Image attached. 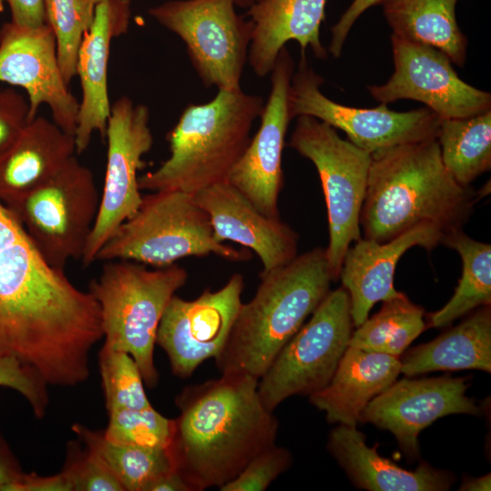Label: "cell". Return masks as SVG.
<instances>
[{
	"instance_id": "cell-17",
	"label": "cell",
	"mask_w": 491,
	"mask_h": 491,
	"mask_svg": "<svg viewBox=\"0 0 491 491\" xmlns=\"http://www.w3.org/2000/svg\"><path fill=\"white\" fill-rule=\"evenodd\" d=\"M294 69V60L284 46L270 72L271 91L260 115V126L227 179L269 217H279L278 196L284 185L282 155L293 119L288 97Z\"/></svg>"
},
{
	"instance_id": "cell-41",
	"label": "cell",
	"mask_w": 491,
	"mask_h": 491,
	"mask_svg": "<svg viewBox=\"0 0 491 491\" xmlns=\"http://www.w3.org/2000/svg\"><path fill=\"white\" fill-rule=\"evenodd\" d=\"M10 8L11 22L36 28L46 24L45 0H5Z\"/></svg>"
},
{
	"instance_id": "cell-27",
	"label": "cell",
	"mask_w": 491,
	"mask_h": 491,
	"mask_svg": "<svg viewBox=\"0 0 491 491\" xmlns=\"http://www.w3.org/2000/svg\"><path fill=\"white\" fill-rule=\"evenodd\" d=\"M457 0H384V15L393 35L436 48L463 66L467 38L456 17Z\"/></svg>"
},
{
	"instance_id": "cell-38",
	"label": "cell",
	"mask_w": 491,
	"mask_h": 491,
	"mask_svg": "<svg viewBox=\"0 0 491 491\" xmlns=\"http://www.w3.org/2000/svg\"><path fill=\"white\" fill-rule=\"evenodd\" d=\"M76 491H125L112 471L95 456H88L79 465L65 470Z\"/></svg>"
},
{
	"instance_id": "cell-23",
	"label": "cell",
	"mask_w": 491,
	"mask_h": 491,
	"mask_svg": "<svg viewBox=\"0 0 491 491\" xmlns=\"http://www.w3.org/2000/svg\"><path fill=\"white\" fill-rule=\"evenodd\" d=\"M400 366L398 356L348 346L329 383L309 401L329 423L356 427L367 404L396 380Z\"/></svg>"
},
{
	"instance_id": "cell-36",
	"label": "cell",
	"mask_w": 491,
	"mask_h": 491,
	"mask_svg": "<svg viewBox=\"0 0 491 491\" xmlns=\"http://www.w3.org/2000/svg\"><path fill=\"white\" fill-rule=\"evenodd\" d=\"M46 384L30 367L12 356H0V386L20 393L35 415L42 417L47 407Z\"/></svg>"
},
{
	"instance_id": "cell-44",
	"label": "cell",
	"mask_w": 491,
	"mask_h": 491,
	"mask_svg": "<svg viewBox=\"0 0 491 491\" xmlns=\"http://www.w3.org/2000/svg\"><path fill=\"white\" fill-rule=\"evenodd\" d=\"M20 473L15 471L1 456H0V491L1 488L7 483L17 477Z\"/></svg>"
},
{
	"instance_id": "cell-3",
	"label": "cell",
	"mask_w": 491,
	"mask_h": 491,
	"mask_svg": "<svg viewBox=\"0 0 491 491\" xmlns=\"http://www.w3.org/2000/svg\"><path fill=\"white\" fill-rule=\"evenodd\" d=\"M259 276L255 296L241 304L228 340L215 358L221 375L259 379L326 298L334 281L323 248L296 256Z\"/></svg>"
},
{
	"instance_id": "cell-6",
	"label": "cell",
	"mask_w": 491,
	"mask_h": 491,
	"mask_svg": "<svg viewBox=\"0 0 491 491\" xmlns=\"http://www.w3.org/2000/svg\"><path fill=\"white\" fill-rule=\"evenodd\" d=\"M216 255L230 261L249 258L215 240L209 216L194 195L155 191L143 195L137 211L103 245L95 260H130L163 267L186 256Z\"/></svg>"
},
{
	"instance_id": "cell-13",
	"label": "cell",
	"mask_w": 491,
	"mask_h": 491,
	"mask_svg": "<svg viewBox=\"0 0 491 491\" xmlns=\"http://www.w3.org/2000/svg\"><path fill=\"white\" fill-rule=\"evenodd\" d=\"M146 105L127 96L111 105L105 137L106 168L96 220L81 257L85 267L95 261L103 245L141 205L143 195L137 173L145 163L143 156L153 145Z\"/></svg>"
},
{
	"instance_id": "cell-4",
	"label": "cell",
	"mask_w": 491,
	"mask_h": 491,
	"mask_svg": "<svg viewBox=\"0 0 491 491\" xmlns=\"http://www.w3.org/2000/svg\"><path fill=\"white\" fill-rule=\"evenodd\" d=\"M264 100L259 95L218 90L205 104H190L168 134L170 155L138 177L139 188L195 195L225 182L245 153Z\"/></svg>"
},
{
	"instance_id": "cell-22",
	"label": "cell",
	"mask_w": 491,
	"mask_h": 491,
	"mask_svg": "<svg viewBox=\"0 0 491 491\" xmlns=\"http://www.w3.org/2000/svg\"><path fill=\"white\" fill-rule=\"evenodd\" d=\"M326 0H260L247 8L253 24L248 62L259 77L270 74L280 50L296 41L301 55L310 47L317 58L327 52L320 40Z\"/></svg>"
},
{
	"instance_id": "cell-25",
	"label": "cell",
	"mask_w": 491,
	"mask_h": 491,
	"mask_svg": "<svg viewBox=\"0 0 491 491\" xmlns=\"http://www.w3.org/2000/svg\"><path fill=\"white\" fill-rule=\"evenodd\" d=\"M75 153L74 135L36 115L0 156V201L8 203L45 184Z\"/></svg>"
},
{
	"instance_id": "cell-10",
	"label": "cell",
	"mask_w": 491,
	"mask_h": 491,
	"mask_svg": "<svg viewBox=\"0 0 491 491\" xmlns=\"http://www.w3.org/2000/svg\"><path fill=\"white\" fill-rule=\"evenodd\" d=\"M353 326L348 293L343 286L329 291L258 379L264 406L274 412L290 396L324 388L348 347Z\"/></svg>"
},
{
	"instance_id": "cell-18",
	"label": "cell",
	"mask_w": 491,
	"mask_h": 491,
	"mask_svg": "<svg viewBox=\"0 0 491 491\" xmlns=\"http://www.w3.org/2000/svg\"><path fill=\"white\" fill-rule=\"evenodd\" d=\"M466 377L404 378L374 397L360 422L390 431L411 457L419 454L418 435L436 419L452 414L478 415L481 408L466 396Z\"/></svg>"
},
{
	"instance_id": "cell-26",
	"label": "cell",
	"mask_w": 491,
	"mask_h": 491,
	"mask_svg": "<svg viewBox=\"0 0 491 491\" xmlns=\"http://www.w3.org/2000/svg\"><path fill=\"white\" fill-rule=\"evenodd\" d=\"M407 376L440 370L491 371V309L478 308L456 326L410 350L401 360Z\"/></svg>"
},
{
	"instance_id": "cell-37",
	"label": "cell",
	"mask_w": 491,
	"mask_h": 491,
	"mask_svg": "<svg viewBox=\"0 0 491 491\" xmlns=\"http://www.w3.org/2000/svg\"><path fill=\"white\" fill-rule=\"evenodd\" d=\"M30 121L27 96L12 86L0 85V156L15 142Z\"/></svg>"
},
{
	"instance_id": "cell-5",
	"label": "cell",
	"mask_w": 491,
	"mask_h": 491,
	"mask_svg": "<svg viewBox=\"0 0 491 491\" xmlns=\"http://www.w3.org/2000/svg\"><path fill=\"white\" fill-rule=\"evenodd\" d=\"M187 277L176 264L148 269L135 261L111 260L90 282L88 291L100 308L103 346L129 354L149 387L159 379L154 349L160 320Z\"/></svg>"
},
{
	"instance_id": "cell-39",
	"label": "cell",
	"mask_w": 491,
	"mask_h": 491,
	"mask_svg": "<svg viewBox=\"0 0 491 491\" xmlns=\"http://www.w3.org/2000/svg\"><path fill=\"white\" fill-rule=\"evenodd\" d=\"M384 0H353L351 5L331 28L329 52L334 57H339L345 41L355 22L368 8L382 4Z\"/></svg>"
},
{
	"instance_id": "cell-1",
	"label": "cell",
	"mask_w": 491,
	"mask_h": 491,
	"mask_svg": "<svg viewBox=\"0 0 491 491\" xmlns=\"http://www.w3.org/2000/svg\"><path fill=\"white\" fill-rule=\"evenodd\" d=\"M258 379L245 374L186 386L176 397L168 450L191 491L218 489L276 444L278 420L262 403Z\"/></svg>"
},
{
	"instance_id": "cell-16",
	"label": "cell",
	"mask_w": 491,
	"mask_h": 491,
	"mask_svg": "<svg viewBox=\"0 0 491 491\" xmlns=\"http://www.w3.org/2000/svg\"><path fill=\"white\" fill-rule=\"evenodd\" d=\"M0 83L26 93L31 120L40 106L46 105L52 121L65 133L75 135L80 103L63 78L55 37L47 23L30 28L10 21L1 26Z\"/></svg>"
},
{
	"instance_id": "cell-2",
	"label": "cell",
	"mask_w": 491,
	"mask_h": 491,
	"mask_svg": "<svg viewBox=\"0 0 491 491\" xmlns=\"http://www.w3.org/2000/svg\"><path fill=\"white\" fill-rule=\"evenodd\" d=\"M371 155L360 214L365 238L384 243L425 224L445 234L462 228L481 197L448 173L436 138Z\"/></svg>"
},
{
	"instance_id": "cell-31",
	"label": "cell",
	"mask_w": 491,
	"mask_h": 491,
	"mask_svg": "<svg viewBox=\"0 0 491 491\" xmlns=\"http://www.w3.org/2000/svg\"><path fill=\"white\" fill-rule=\"evenodd\" d=\"M424 309L403 293L352 332L348 346L398 356L426 329Z\"/></svg>"
},
{
	"instance_id": "cell-42",
	"label": "cell",
	"mask_w": 491,
	"mask_h": 491,
	"mask_svg": "<svg viewBox=\"0 0 491 491\" xmlns=\"http://www.w3.org/2000/svg\"><path fill=\"white\" fill-rule=\"evenodd\" d=\"M147 491H191L184 477L173 469L155 480Z\"/></svg>"
},
{
	"instance_id": "cell-12",
	"label": "cell",
	"mask_w": 491,
	"mask_h": 491,
	"mask_svg": "<svg viewBox=\"0 0 491 491\" xmlns=\"http://www.w3.org/2000/svg\"><path fill=\"white\" fill-rule=\"evenodd\" d=\"M324 80L301 55L289 89V111L294 119L313 116L344 131L348 140L370 154L396 145L436 138L441 118L427 107L406 112L381 103L375 108L338 104L320 90Z\"/></svg>"
},
{
	"instance_id": "cell-45",
	"label": "cell",
	"mask_w": 491,
	"mask_h": 491,
	"mask_svg": "<svg viewBox=\"0 0 491 491\" xmlns=\"http://www.w3.org/2000/svg\"><path fill=\"white\" fill-rule=\"evenodd\" d=\"M235 5L242 8H249L260 0H234Z\"/></svg>"
},
{
	"instance_id": "cell-32",
	"label": "cell",
	"mask_w": 491,
	"mask_h": 491,
	"mask_svg": "<svg viewBox=\"0 0 491 491\" xmlns=\"http://www.w3.org/2000/svg\"><path fill=\"white\" fill-rule=\"evenodd\" d=\"M95 5L92 0H45L46 23L54 32L59 65L67 85L76 76L78 50L94 20Z\"/></svg>"
},
{
	"instance_id": "cell-14",
	"label": "cell",
	"mask_w": 491,
	"mask_h": 491,
	"mask_svg": "<svg viewBox=\"0 0 491 491\" xmlns=\"http://www.w3.org/2000/svg\"><path fill=\"white\" fill-rule=\"evenodd\" d=\"M391 43L393 75L384 85L367 87L376 101H419L441 119L466 118L491 109V94L464 82L440 50L393 34Z\"/></svg>"
},
{
	"instance_id": "cell-20",
	"label": "cell",
	"mask_w": 491,
	"mask_h": 491,
	"mask_svg": "<svg viewBox=\"0 0 491 491\" xmlns=\"http://www.w3.org/2000/svg\"><path fill=\"white\" fill-rule=\"evenodd\" d=\"M444 235L439 227L425 224L384 243L365 237L353 243L345 255L339 278L349 296L354 326L368 318L375 304L402 294L394 286L400 257L414 246L431 251L441 244Z\"/></svg>"
},
{
	"instance_id": "cell-33",
	"label": "cell",
	"mask_w": 491,
	"mask_h": 491,
	"mask_svg": "<svg viewBox=\"0 0 491 491\" xmlns=\"http://www.w3.org/2000/svg\"><path fill=\"white\" fill-rule=\"evenodd\" d=\"M99 368L108 411L152 406L141 372L129 354L103 346L99 353Z\"/></svg>"
},
{
	"instance_id": "cell-34",
	"label": "cell",
	"mask_w": 491,
	"mask_h": 491,
	"mask_svg": "<svg viewBox=\"0 0 491 491\" xmlns=\"http://www.w3.org/2000/svg\"><path fill=\"white\" fill-rule=\"evenodd\" d=\"M105 437L115 444L168 448L174 419H168L153 406L144 409L119 408L108 411Z\"/></svg>"
},
{
	"instance_id": "cell-40",
	"label": "cell",
	"mask_w": 491,
	"mask_h": 491,
	"mask_svg": "<svg viewBox=\"0 0 491 491\" xmlns=\"http://www.w3.org/2000/svg\"><path fill=\"white\" fill-rule=\"evenodd\" d=\"M1 491H73V486L65 471L52 476L20 474Z\"/></svg>"
},
{
	"instance_id": "cell-7",
	"label": "cell",
	"mask_w": 491,
	"mask_h": 491,
	"mask_svg": "<svg viewBox=\"0 0 491 491\" xmlns=\"http://www.w3.org/2000/svg\"><path fill=\"white\" fill-rule=\"evenodd\" d=\"M71 289L64 270L52 267L0 201V352L46 330Z\"/></svg>"
},
{
	"instance_id": "cell-11",
	"label": "cell",
	"mask_w": 491,
	"mask_h": 491,
	"mask_svg": "<svg viewBox=\"0 0 491 491\" xmlns=\"http://www.w3.org/2000/svg\"><path fill=\"white\" fill-rule=\"evenodd\" d=\"M235 6L234 0H171L148 14L183 40L204 85L233 92L242 89L253 34Z\"/></svg>"
},
{
	"instance_id": "cell-29",
	"label": "cell",
	"mask_w": 491,
	"mask_h": 491,
	"mask_svg": "<svg viewBox=\"0 0 491 491\" xmlns=\"http://www.w3.org/2000/svg\"><path fill=\"white\" fill-rule=\"evenodd\" d=\"M436 140L448 173L469 186L491 168V109L466 118L441 119Z\"/></svg>"
},
{
	"instance_id": "cell-43",
	"label": "cell",
	"mask_w": 491,
	"mask_h": 491,
	"mask_svg": "<svg viewBox=\"0 0 491 491\" xmlns=\"http://www.w3.org/2000/svg\"><path fill=\"white\" fill-rule=\"evenodd\" d=\"M491 475L487 474L480 477L468 478L463 481L459 490L485 491L490 490Z\"/></svg>"
},
{
	"instance_id": "cell-21",
	"label": "cell",
	"mask_w": 491,
	"mask_h": 491,
	"mask_svg": "<svg viewBox=\"0 0 491 491\" xmlns=\"http://www.w3.org/2000/svg\"><path fill=\"white\" fill-rule=\"evenodd\" d=\"M130 0H104L95 8L94 20L85 34L76 60L80 79L77 125L74 135L76 154L85 152L98 132L105 138L111 105L107 68L112 40L126 33L131 16Z\"/></svg>"
},
{
	"instance_id": "cell-28",
	"label": "cell",
	"mask_w": 491,
	"mask_h": 491,
	"mask_svg": "<svg viewBox=\"0 0 491 491\" xmlns=\"http://www.w3.org/2000/svg\"><path fill=\"white\" fill-rule=\"evenodd\" d=\"M441 244L462 259V276L450 300L428 316V326L444 327L478 307L491 305V246L466 235L462 228L445 234Z\"/></svg>"
},
{
	"instance_id": "cell-47",
	"label": "cell",
	"mask_w": 491,
	"mask_h": 491,
	"mask_svg": "<svg viewBox=\"0 0 491 491\" xmlns=\"http://www.w3.org/2000/svg\"><path fill=\"white\" fill-rule=\"evenodd\" d=\"M95 5H97L98 3L104 1V0H92Z\"/></svg>"
},
{
	"instance_id": "cell-15",
	"label": "cell",
	"mask_w": 491,
	"mask_h": 491,
	"mask_svg": "<svg viewBox=\"0 0 491 491\" xmlns=\"http://www.w3.org/2000/svg\"><path fill=\"white\" fill-rule=\"evenodd\" d=\"M244 278L234 274L216 291L205 289L194 300L174 296L160 320L155 345L167 355L173 374L187 378L225 346L242 304Z\"/></svg>"
},
{
	"instance_id": "cell-24",
	"label": "cell",
	"mask_w": 491,
	"mask_h": 491,
	"mask_svg": "<svg viewBox=\"0 0 491 491\" xmlns=\"http://www.w3.org/2000/svg\"><path fill=\"white\" fill-rule=\"evenodd\" d=\"M367 446L366 436L355 426L339 425L328 437L327 448L352 481L370 491H446L452 474L423 462L415 471L403 469Z\"/></svg>"
},
{
	"instance_id": "cell-9",
	"label": "cell",
	"mask_w": 491,
	"mask_h": 491,
	"mask_svg": "<svg viewBox=\"0 0 491 491\" xmlns=\"http://www.w3.org/2000/svg\"><path fill=\"white\" fill-rule=\"evenodd\" d=\"M289 145L317 170L328 219L326 254L336 281L347 249L361 238L360 214L372 155L342 139L328 124L309 115L297 116Z\"/></svg>"
},
{
	"instance_id": "cell-30",
	"label": "cell",
	"mask_w": 491,
	"mask_h": 491,
	"mask_svg": "<svg viewBox=\"0 0 491 491\" xmlns=\"http://www.w3.org/2000/svg\"><path fill=\"white\" fill-rule=\"evenodd\" d=\"M74 430L85 441L89 453L112 471L125 491H147L155 480L175 469L168 448L115 444L79 425Z\"/></svg>"
},
{
	"instance_id": "cell-46",
	"label": "cell",
	"mask_w": 491,
	"mask_h": 491,
	"mask_svg": "<svg viewBox=\"0 0 491 491\" xmlns=\"http://www.w3.org/2000/svg\"><path fill=\"white\" fill-rule=\"evenodd\" d=\"M5 5V0H0V12H3Z\"/></svg>"
},
{
	"instance_id": "cell-8",
	"label": "cell",
	"mask_w": 491,
	"mask_h": 491,
	"mask_svg": "<svg viewBox=\"0 0 491 491\" xmlns=\"http://www.w3.org/2000/svg\"><path fill=\"white\" fill-rule=\"evenodd\" d=\"M101 194L75 155L48 181L5 205L43 258L64 270L80 259L96 220Z\"/></svg>"
},
{
	"instance_id": "cell-19",
	"label": "cell",
	"mask_w": 491,
	"mask_h": 491,
	"mask_svg": "<svg viewBox=\"0 0 491 491\" xmlns=\"http://www.w3.org/2000/svg\"><path fill=\"white\" fill-rule=\"evenodd\" d=\"M194 198L209 216L214 237L253 250L267 272L297 256L298 235L280 217L262 214L228 181L207 186Z\"/></svg>"
},
{
	"instance_id": "cell-35",
	"label": "cell",
	"mask_w": 491,
	"mask_h": 491,
	"mask_svg": "<svg viewBox=\"0 0 491 491\" xmlns=\"http://www.w3.org/2000/svg\"><path fill=\"white\" fill-rule=\"evenodd\" d=\"M289 450L274 444L257 454L221 491L266 490L291 465Z\"/></svg>"
}]
</instances>
